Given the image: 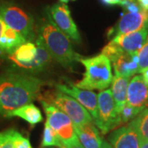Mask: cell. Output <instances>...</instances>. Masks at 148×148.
<instances>
[{
    "mask_svg": "<svg viewBox=\"0 0 148 148\" xmlns=\"http://www.w3.org/2000/svg\"><path fill=\"white\" fill-rule=\"evenodd\" d=\"M45 82L36 77L9 73L0 77V114L10 112L38 99Z\"/></svg>",
    "mask_w": 148,
    "mask_h": 148,
    "instance_id": "cell-1",
    "label": "cell"
},
{
    "mask_svg": "<svg viewBox=\"0 0 148 148\" xmlns=\"http://www.w3.org/2000/svg\"><path fill=\"white\" fill-rule=\"evenodd\" d=\"M36 43L45 48L52 58L64 67H70L82 58L74 51L69 36L53 22L50 14L41 22Z\"/></svg>",
    "mask_w": 148,
    "mask_h": 148,
    "instance_id": "cell-2",
    "label": "cell"
},
{
    "mask_svg": "<svg viewBox=\"0 0 148 148\" xmlns=\"http://www.w3.org/2000/svg\"><path fill=\"white\" fill-rule=\"evenodd\" d=\"M79 62L85 67V73L76 86L90 90H104L109 87L113 74L110 60L106 55L101 53L91 58H81Z\"/></svg>",
    "mask_w": 148,
    "mask_h": 148,
    "instance_id": "cell-3",
    "label": "cell"
},
{
    "mask_svg": "<svg viewBox=\"0 0 148 148\" xmlns=\"http://www.w3.org/2000/svg\"><path fill=\"white\" fill-rule=\"evenodd\" d=\"M39 101H45L55 106L72 119L74 125H81L87 122H94L90 113L72 96L58 90H48L39 95ZM95 123V122H94Z\"/></svg>",
    "mask_w": 148,
    "mask_h": 148,
    "instance_id": "cell-4",
    "label": "cell"
},
{
    "mask_svg": "<svg viewBox=\"0 0 148 148\" xmlns=\"http://www.w3.org/2000/svg\"><path fill=\"white\" fill-rule=\"evenodd\" d=\"M98 97V117L95 125L103 134L122 124L120 114L118 112L111 89L101 90Z\"/></svg>",
    "mask_w": 148,
    "mask_h": 148,
    "instance_id": "cell-5",
    "label": "cell"
},
{
    "mask_svg": "<svg viewBox=\"0 0 148 148\" xmlns=\"http://www.w3.org/2000/svg\"><path fill=\"white\" fill-rule=\"evenodd\" d=\"M0 16L7 26L19 32L27 40L34 39V19L33 16L16 5H3L0 7Z\"/></svg>",
    "mask_w": 148,
    "mask_h": 148,
    "instance_id": "cell-6",
    "label": "cell"
},
{
    "mask_svg": "<svg viewBox=\"0 0 148 148\" xmlns=\"http://www.w3.org/2000/svg\"><path fill=\"white\" fill-rule=\"evenodd\" d=\"M40 102L46 114V123L57 132L64 146L77 138L73 123L65 113L45 101H41Z\"/></svg>",
    "mask_w": 148,
    "mask_h": 148,
    "instance_id": "cell-7",
    "label": "cell"
},
{
    "mask_svg": "<svg viewBox=\"0 0 148 148\" xmlns=\"http://www.w3.org/2000/svg\"><path fill=\"white\" fill-rule=\"evenodd\" d=\"M49 12L53 22L69 38L72 39L75 42H81V36L78 28L74 22L69 8L66 3L60 2L53 4L49 8Z\"/></svg>",
    "mask_w": 148,
    "mask_h": 148,
    "instance_id": "cell-8",
    "label": "cell"
},
{
    "mask_svg": "<svg viewBox=\"0 0 148 148\" xmlns=\"http://www.w3.org/2000/svg\"><path fill=\"white\" fill-rule=\"evenodd\" d=\"M56 88L74 98L90 113L94 122L96 121L98 117V97L94 91L81 89L73 83L69 85L57 84Z\"/></svg>",
    "mask_w": 148,
    "mask_h": 148,
    "instance_id": "cell-9",
    "label": "cell"
},
{
    "mask_svg": "<svg viewBox=\"0 0 148 148\" xmlns=\"http://www.w3.org/2000/svg\"><path fill=\"white\" fill-rule=\"evenodd\" d=\"M147 23H148L147 11L141 10L138 12H127L121 16L116 26L110 31L109 36L114 37L119 35L137 32L142 29Z\"/></svg>",
    "mask_w": 148,
    "mask_h": 148,
    "instance_id": "cell-10",
    "label": "cell"
},
{
    "mask_svg": "<svg viewBox=\"0 0 148 148\" xmlns=\"http://www.w3.org/2000/svg\"><path fill=\"white\" fill-rule=\"evenodd\" d=\"M127 104L137 108H147L148 106V86L141 75L133 77L128 83Z\"/></svg>",
    "mask_w": 148,
    "mask_h": 148,
    "instance_id": "cell-11",
    "label": "cell"
},
{
    "mask_svg": "<svg viewBox=\"0 0 148 148\" xmlns=\"http://www.w3.org/2000/svg\"><path fill=\"white\" fill-rule=\"evenodd\" d=\"M148 36V23L137 32L113 37L112 41L116 43L127 53H137L143 47Z\"/></svg>",
    "mask_w": 148,
    "mask_h": 148,
    "instance_id": "cell-12",
    "label": "cell"
},
{
    "mask_svg": "<svg viewBox=\"0 0 148 148\" xmlns=\"http://www.w3.org/2000/svg\"><path fill=\"white\" fill-rule=\"evenodd\" d=\"M109 141L113 148H139L138 132L130 123L115 129Z\"/></svg>",
    "mask_w": 148,
    "mask_h": 148,
    "instance_id": "cell-13",
    "label": "cell"
},
{
    "mask_svg": "<svg viewBox=\"0 0 148 148\" xmlns=\"http://www.w3.org/2000/svg\"><path fill=\"white\" fill-rule=\"evenodd\" d=\"M75 132L84 148H101L103 139L94 122H87L81 125H74Z\"/></svg>",
    "mask_w": 148,
    "mask_h": 148,
    "instance_id": "cell-14",
    "label": "cell"
},
{
    "mask_svg": "<svg viewBox=\"0 0 148 148\" xmlns=\"http://www.w3.org/2000/svg\"><path fill=\"white\" fill-rule=\"evenodd\" d=\"M138 52L127 53L126 51L112 62L115 74L129 78L138 73Z\"/></svg>",
    "mask_w": 148,
    "mask_h": 148,
    "instance_id": "cell-15",
    "label": "cell"
},
{
    "mask_svg": "<svg viewBox=\"0 0 148 148\" xmlns=\"http://www.w3.org/2000/svg\"><path fill=\"white\" fill-rule=\"evenodd\" d=\"M37 46L34 43L25 42L8 55V58L17 68L30 64L36 55Z\"/></svg>",
    "mask_w": 148,
    "mask_h": 148,
    "instance_id": "cell-16",
    "label": "cell"
},
{
    "mask_svg": "<svg viewBox=\"0 0 148 148\" xmlns=\"http://www.w3.org/2000/svg\"><path fill=\"white\" fill-rule=\"evenodd\" d=\"M111 83V91L113 98L115 102L117 110L120 114L123 107L127 103V91L129 83V77L115 74Z\"/></svg>",
    "mask_w": 148,
    "mask_h": 148,
    "instance_id": "cell-17",
    "label": "cell"
},
{
    "mask_svg": "<svg viewBox=\"0 0 148 148\" xmlns=\"http://www.w3.org/2000/svg\"><path fill=\"white\" fill-rule=\"evenodd\" d=\"M25 42H27L25 37L7 26L3 34L0 37V53L10 54Z\"/></svg>",
    "mask_w": 148,
    "mask_h": 148,
    "instance_id": "cell-18",
    "label": "cell"
},
{
    "mask_svg": "<svg viewBox=\"0 0 148 148\" xmlns=\"http://www.w3.org/2000/svg\"><path fill=\"white\" fill-rule=\"evenodd\" d=\"M6 117H8V118L19 117L22 119H24L25 121H27L32 126L42 122L43 120L41 111L32 103L25 105L18 109L12 110Z\"/></svg>",
    "mask_w": 148,
    "mask_h": 148,
    "instance_id": "cell-19",
    "label": "cell"
},
{
    "mask_svg": "<svg viewBox=\"0 0 148 148\" xmlns=\"http://www.w3.org/2000/svg\"><path fill=\"white\" fill-rule=\"evenodd\" d=\"M36 46L37 52L35 58L30 64L23 66L21 69L32 72V73H39L45 70L51 63L52 57L45 49V48L38 43H36Z\"/></svg>",
    "mask_w": 148,
    "mask_h": 148,
    "instance_id": "cell-20",
    "label": "cell"
},
{
    "mask_svg": "<svg viewBox=\"0 0 148 148\" xmlns=\"http://www.w3.org/2000/svg\"><path fill=\"white\" fill-rule=\"evenodd\" d=\"M138 132L139 140L148 141V109L145 108L129 123Z\"/></svg>",
    "mask_w": 148,
    "mask_h": 148,
    "instance_id": "cell-21",
    "label": "cell"
},
{
    "mask_svg": "<svg viewBox=\"0 0 148 148\" xmlns=\"http://www.w3.org/2000/svg\"><path fill=\"white\" fill-rule=\"evenodd\" d=\"M41 146L42 147H58L64 146V143H62L57 132H55L47 123H45V124Z\"/></svg>",
    "mask_w": 148,
    "mask_h": 148,
    "instance_id": "cell-22",
    "label": "cell"
},
{
    "mask_svg": "<svg viewBox=\"0 0 148 148\" xmlns=\"http://www.w3.org/2000/svg\"><path fill=\"white\" fill-rule=\"evenodd\" d=\"M123 52L124 50L119 45H117L116 43L111 40L110 42L103 48L101 53L106 55V57L110 60V62H113Z\"/></svg>",
    "mask_w": 148,
    "mask_h": 148,
    "instance_id": "cell-23",
    "label": "cell"
},
{
    "mask_svg": "<svg viewBox=\"0 0 148 148\" xmlns=\"http://www.w3.org/2000/svg\"><path fill=\"white\" fill-rule=\"evenodd\" d=\"M145 108H137L133 106H129L128 104H125V106L123 107L120 112V118H121L122 123H125L129 122L131 119H133L138 114L143 110Z\"/></svg>",
    "mask_w": 148,
    "mask_h": 148,
    "instance_id": "cell-24",
    "label": "cell"
},
{
    "mask_svg": "<svg viewBox=\"0 0 148 148\" xmlns=\"http://www.w3.org/2000/svg\"><path fill=\"white\" fill-rule=\"evenodd\" d=\"M138 73H141L143 69L148 67V36L143 47L138 51Z\"/></svg>",
    "mask_w": 148,
    "mask_h": 148,
    "instance_id": "cell-25",
    "label": "cell"
},
{
    "mask_svg": "<svg viewBox=\"0 0 148 148\" xmlns=\"http://www.w3.org/2000/svg\"><path fill=\"white\" fill-rule=\"evenodd\" d=\"M14 129H8L0 132V148H13Z\"/></svg>",
    "mask_w": 148,
    "mask_h": 148,
    "instance_id": "cell-26",
    "label": "cell"
},
{
    "mask_svg": "<svg viewBox=\"0 0 148 148\" xmlns=\"http://www.w3.org/2000/svg\"><path fill=\"white\" fill-rule=\"evenodd\" d=\"M13 148H32L29 139L24 138L20 132L15 130L13 134Z\"/></svg>",
    "mask_w": 148,
    "mask_h": 148,
    "instance_id": "cell-27",
    "label": "cell"
},
{
    "mask_svg": "<svg viewBox=\"0 0 148 148\" xmlns=\"http://www.w3.org/2000/svg\"><path fill=\"white\" fill-rule=\"evenodd\" d=\"M119 5L127 11V12H138L143 10L136 0H121Z\"/></svg>",
    "mask_w": 148,
    "mask_h": 148,
    "instance_id": "cell-28",
    "label": "cell"
},
{
    "mask_svg": "<svg viewBox=\"0 0 148 148\" xmlns=\"http://www.w3.org/2000/svg\"><path fill=\"white\" fill-rule=\"evenodd\" d=\"M65 147L67 148H84L83 146L80 143V141L78 140V138H76L75 140L69 143L68 145H65Z\"/></svg>",
    "mask_w": 148,
    "mask_h": 148,
    "instance_id": "cell-29",
    "label": "cell"
},
{
    "mask_svg": "<svg viewBox=\"0 0 148 148\" xmlns=\"http://www.w3.org/2000/svg\"><path fill=\"white\" fill-rule=\"evenodd\" d=\"M140 6V8L144 11L148 12V0H136Z\"/></svg>",
    "mask_w": 148,
    "mask_h": 148,
    "instance_id": "cell-30",
    "label": "cell"
},
{
    "mask_svg": "<svg viewBox=\"0 0 148 148\" xmlns=\"http://www.w3.org/2000/svg\"><path fill=\"white\" fill-rule=\"evenodd\" d=\"M101 2L106 5H118L120 3L121 0H101Z\"/></svg>",
    "mask_w": 148,
    "mask_h": 148,
    "instance_id": "cell-31",
    "label": "cell"
},
{
    "mask_svg": "<svg viewBox=\"0 0 148 148\" xmlns=\"http://www.w3.org/2000/svg\"><path fill=\"white\" fill-rule=\"evenodd\" d=\"M141 73H142V77H143L144 82L148 86V67L143 69V71L141 72Z\"/></svg>",
    "mask_w": 148,
    "mask_h": 148,
    "instance_id": "cell-32",
    "label": "cell"
},
{
    "mask_svg": "<svg viewBox=\"0 0 148 148\" xmlns=\"http://www.w3.org/2000/svg\"><path fill=\"white\" fill-rule=\"evenodd\" d=\"M6 27H7L6 23L4 22V21L3 20L2 16H0V37L2 36V35L3 34V32L5 31Z\"/></svg>",
    "mask_w": 148,
    "mask_h": 148,
    "instance_id": "cell-33",
    "label": "cell"
},
{
    "mask_svg": "<svg viewBox=\"0 0 148 148\" xmlns=\"http://www.w3.org/2000/svg\"><path fill=\"white\" fill-rule=\"evenodd\" d=\"M139 148H148V141L139 140Z\"/></svg>",
    "mask_w": 148,
    "mask_h": 148,
    "instance_id": "cell-34",
    "label": "cell"
},
{
    "mask_svg": "<svg viewBox=\"0 0 148 148\" xmlns=\"http://www.w3.org/2000/svg\"><path fill=\"white\" fill-rule=\"evenodd\" d=\"M101 148H113V147L111 146L110 143H108V142H106V140H103Z\"/></svg>",
    "mask_w": 148,
    "mask_h": 148,
    "instance_id": "cell-35",
    "label": "cell"
},
{
    "mask_svg": "<svg viewBox=\"0 0 148 148\" xmlns=\"http://www.w3.org/2000/svg\"><path fill=\"white\" fill-rule=\"evenodd\" d=\"M69 1H74V0H60V2L64 3H68Z\"/></svg>",
    "mask_w": 148,
    "mask_h": 148,
    "instance_id": "cell-36",
    "label": "cell"
},
{
    "mask_svg": "<svg viewBox=\"0 0 148 148\" xmlns=\"http://www.w3.org/2000/svg\"><path fill=\"white\" fill-rule=\"evenodd\" d=\"M58 148H67V147H65V146L64 145V146H62V147H59Z\"/></svg>",
    "mask_w": 148,
    "mask_h": 148,
    "instance_id": "cell-37",
    "label": "cell"
}]
</instances>
